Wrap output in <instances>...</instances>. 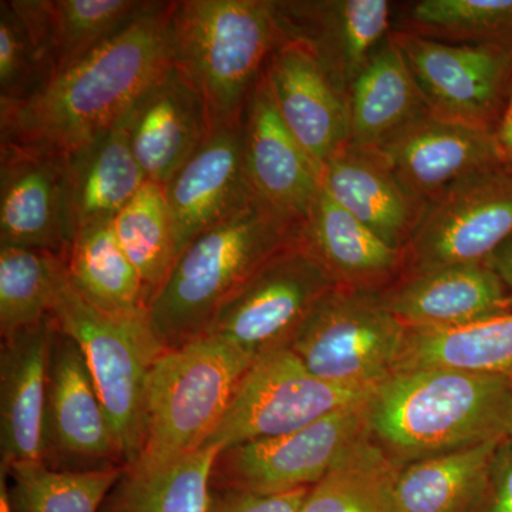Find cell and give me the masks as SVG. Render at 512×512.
Returning <instances> with one entry per match:
<instances>
[{
  "instance_id": "12",
  "label": "cell",
  "mask_w": 512,
  "mask_h": 512,
  "mask_svg": "<svg viewBox=\"0 0 512 512\" xmlns=\"http://www.w3.org/2000/svg\"><path fill=\"white\" fill-rule=\"evenodd\" d=\"M43 463L63 471L127 467L86 357L60 329L47 384Z\"/></svg>"
},
{
  "instance_id": "16",
  "label": "cell",
  "mask_w": 512,
  "mask_h": 512,
  "mask_svg": "<svg viewBox=\"0 0 512 512\" xmlns=\"http://www.w3.org/2000/svg\"><path fill=\"white\" fill-rule=\"evenodd\" d=\"M164 191L178 258L198 235L256 198L245 164L242 123L211 130Z\"/></svg>"
},
{
  "instance_id": "41",
  "label": "cell",
  "mask_w": 512,
  "mask_h": 512,
  "mask_svg": "<svg viewBox=\"0 0 512 512\" xmlns=\"http://www.w3.org/2000/svg\"><path fill=\"white\" fill-rule=\"evenodd\" d=\"M5 480L6 476H0V512H13L10 508L8 485H6Z\"/></svg>"
},
{
  "instance_id": "34",
  "label": "cell",
  "mask_w": 512,
  "mask_h": 512,
  "mask_svg": "<svg viewBox=\"0 0 512 512\" xmlns=\"http://www.w3.org/2000/svg\"><path fill=\"white\" fill-rule=\"evenodd\" d=\"M111 225L153 299L177 261L163 185L146 181Z\"/></svg>"
},
{
  "instance_id": "10",
  "label": "cell",
  "mask_w": 512,
  "mask_h": 512,
  "mask_svg": "<svg viewBox=\"0 0 512 512\" xmlns=\"http://www.w3.org/2000/svg\"><path fill=\"white\" fill-rule=\"evenodd\" d=\"M367 399L291 433L222 448L212 466L210 487L258 494L313 487L367 433Z\"/></svg>"
},
{
  "instance_id": "3",
  "label": "cell",
  "mask_w": 512,
  "mask_h": 512,
  "mask_svg": "<svg viewBox=\"0 0 512 512\" xmlns=\"http://www.w3.org/2000/svg\"><path fill=\"white\" fill-rule=\"evenodd\" d=\"M303 234V225L256 197L198 235L148 305V326L164 352L204 336L225 302Z\"/></svg>"
},
{
  "instance_id": "19",
  "label": "cell",
  "mask_w": 512,
  "mask_h": 512,
  "mask_svg": "<svg viewBox=\"0 0 512 512\" xmlns=\"http://www.w3.org/2000/svg\"><path fill=\"white\" fill-rule=\"evenodd\" d=\"M59 333L55 316L2 340L0 350V474L45 460L50 362Z\"/></svg>"
},
{
  "instance_id": "40",
  "label": "cell",
  "mask_w": 512,
  "mask_h": 512,
  "mask_svg": "<svg viewBox=\"0 0 512 512\" xmlns=\"http://www.w3.org/2000/svg\"><path fill=\"white\" fill-rule=\"evenodd\" d=\"M497 140L503 148L505 156L512 157V106L508 107L507 113H505Z\"/></svg>"
},
{
  "instance_id": "26",
  "label": "cell",
  "mask_w": 512,
  "mask_h": 512,
  "mask_svg": "<svg viewBox=\"0 0 512 512\" xmlns=\"http://www.w3.org/2000/svg\"><path fill=\"white\" fill-rule=\"evenodd\" d=\"M305 239L336 284L346 288L375 291L404 261L403 251L377 237L323 188L306 222Z\"/></svg>"
},
{
  "instance_id": "5",
  "label": "cell",
  "mask_w": 512,
  "mask_h": 512,
  "mask_svg": "<svg viewBox=\"0 0 512 512\" xmlns=\"http://www.w3.org/2000/svg\"><path fill=\"white\" fill-rule=\"evenodd\" d=\"M254 360L211 335L158 357L148 375L143 448L131 467L171 466L204 448Z\"/></svg>"
},
{
  "instance_id": "23",
  "label": "cell",
  "mask_w": 512,
  "mask_h": 512,
  "mask_svg": "<svg viewBox=\"0 0 512 512\" xmlns=\"http://www.w3.org/2000/svg\"><path fill=\"white\" fill-rule=\"evenodd\" d=\"M12 3L32 30L53 77L126 29L153 2L12 0Z\"/></svg>"
},
{
  "instance_id": "29",
  "label": "cell",
  "mask_w": 512,
  "mask_h": 512,
  "mask_svg": "<svg viewBox=\"0 0 512 512\" xmlns=\"http://www.w3.org/2000/svg\"><path fill=\"white\" fill-rule=\"evenodd\" d=\"M512 375V312L456 329H409L399 370Z\"/></svg>"
},
{
  "instance_id": "20",
  "label": "cell",
  "mask_w": 512,
  "mask_h": 512,
  "mask_svg": "<svg viewBox=\"0 0 512 512\" xmlns=\"http://www.w3.org/2000/svg\"><path fill=\"white\" fill-rule=\"evenodd\" d=\"M121 126L147 180L163 187L211 133L204 100L174 66L138 99Z\"/></svg>"
},
{
  "instance_id": "7",
  "label": "cell",
  "mask_w": 512,
  "mask_h": 512,
  "mask_svg": "<svg viewBox=\"0 0 512 512\" xmlns=\"http://www.w3.org/2000/svg\"><path fill=\"white\" fill-rule=\"evenodd\" d=\"M407 330L380 293L338 286L315 306L288 348L325 382L375 389L399 365Z\"/></svg>"
},
{
  "instance_id": "13",
  "label": "cell",
  "mask_w": 512,
  "mask_h": 512,
  "mask_svg": "<svg viewBox=\"0 0 512 512\" xmlns=\"http://www.w3.org/2000/svg\"><path fill=\"white\" fill-rule=\"evenodd\" d=\"M423 207L454 185L503 167L505 153L488 128L427 113L373 148Z\"/></svg>"
},
{
  "instance_id": "14",
  "label": "cell",
  "mask_w": 512,
  "mask_h": 512,
  "mask_svg": "<svg viewBox=\"0 0 512 512\" xmlns=\"http://www.w3.org/2000/svg\"><path fill=\"white\" fill-rule=\"evenodd\" d=\"M392 39L431 113L487 128L510 72L512 49L456 45L410 32L396 33Z\"/></svg>"
},
{
  "instance_id": "39",
  "label": "cell",
  "mask_w": 512,
  "mask_h": 512,
  "mask_svg": "<svg viewBox=\"0 0 512 512\" xmlns=\"http://www.w3.org/2000/svg\"><path fill=\"white\" fill-rule=\"evenodd\" d=\"M487 264L494 269L512 299V237L495 249L494 254L487 259Z\"/></svg>"
},
{
  "instance_id": "18",
  "label": "cell",
  "mask_w": 512,
  "mask_h": 512,
  "mask_svg": "<svg viewBox=\"0 0 512 512\" xmlns=\"http://www.w3.org/2000/svg\"><path fill=\"white\" fill-rule=\"evenodd\" d=\"M242 128L245 164L256 197L305 227L322 191V168L285 126L264 74L249 96Z\"/></svg>"
},
{
  "instance_id": "31",
  "label": "cell",
  "mask_w": 512,
  "mask_h": 512,
  "mask_svg": "<svg viewBox=\"0 0 512 512\" xmlns=\"http://www.w3.org/2000/svg\"><path fill=\"white\" fill-rule=\"evenodd\" d=\"M220 448L204 447L171 466L126 467L100 512H205Z\"/></svg>"
},
{
  "instance_id": "6",
  "label": "cell",
  "mask_w": 512,
  "mask_h": 512,
  "mask_svg": "<svg viewBox=\"0 0 512 512\" xmlns=\"http://www.w3.org/2000/svg\"><path fill=\"white\" fill-rule=\"evenodd\" d=\"M52 315L59 329L82 349L127 467L134 466L143 448L148 375L164 349L148 323L110 318L94 309L74 291L69 275L57 293Z\"/></svg>"
},
{
  "instance_id": "1",
  "label": "cell",
  "mask_w": 512,
  "mask_h": 512,
  "mask_svg": "<svg viewBox=\"0 0 512 512\" xmlns=\"http://www.w3.org/2000/svg\"><path fill=\"white\" fill-rule=\"evenodd\" d=\"M173 2L133 23L20 101H0V144L69 156L120 126L171 66Z\"/></svg>"
},
{
  "instance_id": "28",
  "label": "cell",
  "mask_w": 512,
  "mask_h": 512,
  "mask_svg": "<svg viewBox=\"0 0 512 512\" xmlns=\"http://www.w3.org/2000/svg\"><path fill=\"white\" fill-rule=\"evenodd\" d=\"M74 291L110 318L146 322L150 293L114 234L113 225L77 232L66 258Z\"/></svg>"
},
{
  "instance_id": "24",
  "label": "cell",
  "mask_w": 512,
  "mask_h": 512,
  "mask_svg": "<svg viewBox=\"0 0 512 512\" xmlns=\"http://www.w3.org/2000/svg\"><path fill=\"white\" fill-rule=\"evenodd\" d=\"M349 146L373 150L430 113L403 53L392 37L350 84Z\"/></svg>"
},
{
  "instance_id": "15",
  "label": "cell",
  "mask_w": 512,
  "mask_h": 512,
  "mask_svg": "<svg viewBox=\"0 0 512 512\" xmlns=\"http://www.w3.org/2000/svg\"><path fill=\"white\" fill-rule=\"evenodd\" d=\"M74 238L67 157L0 144V244L66 261Z\"/></svg>"
},
{
  "instance_id": "35",
  "label": "cell",
  "mask_w": 512,
  "mask_h": 512,
  "mask_svg": "<svg viewBox=\"0 0 512 512\" xmlns=\"http://www.w3.org/2000/svg\"><path fill=\"white\" fill-rule=\"evenodd\" d=\"M410 19L427 35L512 49V0H423Z\"/></svg>"
},
{
  "instance_id": "22",
  "label": "cell",
  "mask_w": 512,
  "mask_h": 512,
  "mask_svg": "<svg viewBox=\"0 0 512 512\" xmlns=\"http://www.w3.org/2000/svg\"><path fill=\"white\" fill-rule=\"evenodd\" d=\"M322 188L343 210L404 252L423 212L373 150L348 146L322 168Z\"/></svg>"
},
{
  "instance_id": "27",
  "label": "cell",
  "mask_w": 512,
  "mask_h": 512,
  "mask_svg": "<svg viewBox=\"0 0 512 512\" xmlns=\"http://www.w3.org/2000/svg\"><path fill=\"white\" fill-rule=\"evenodd\" d=\"M500 444H477L403 464L394 483L399 511L477 512Z\"/></svg>"
},
{
  "instance_id": "8",
  "label": "cell",
  "mask_w": 512,
  "mask_h": 512,
  "mask_svg": "<svg viewBox=\"0 0 512 512\" xmlns=\"http://www.w3.org/2000/svg\"><path fill=\"white\" fill-rule=\"evenodd\" d=\"M375 389H355L313 375L288 346L256 356L227 413L204 447L227 448L282 436L340 407L366 400Z\"/></svg>"
},
{
  "instance_id": "11",
  "label": "cell",
  "mask_w": 512,
  "mask_h": 512,
  "mask_svg": "<svg viewBox=\"0 0 512 512\" xmlns=\"http://www.w3.org/2000/svg\"><path fill=\"white\" fill-rule=\"evenodd\" d=\"M512 237V175L503 167L454 185L421 212L404 259L413 274L487 262Z\"/></svg>"
},
{
  "instance_id": "36",
  "label": "cell",
  "mask_w": 512,
  "mask_h": 512,
  "mask_svg": "<svg viewBox=\"0 0 512 512\" xmlns=\"http://www.w3.org/2000/svg\"><path fill=\"white\" fill-rule=\"evenodd\" d=\"M49 67L12 0L0 2V101L28 99L49 80Z\"/></svg>"
},
{
  "instance_id": "2",
  "label": "cell",
  "mask_w": 512,
  "mask_h": 512,
  "mask_svg": "<svg viewBox=\"0 0 512 512\" xmlns=\"http://www.w3.org/2000/svg\"><path fill=\"white\" fill-rule=\"evenodd\" d=\"M369 436L400 466L512 439L510 376L399 370L366 403Z\"/></svg>"
},
{
  "instance_id": "17",
  "label": "cell",
  "mask_w": 512,
  "mask_h": 512,
  "mask_svg": "<svg viewBox=\"0 0 512 512\" xmlns=\"http://www.w3.org/2000/svg\"><path fill=\"white\" fill-rule=\"evenodd\" d=\"M264 77L285 126L320 168L349 146L348 99L311 46L285 36Z\"/></svg>"
},
{
  "instance_id": "4",
  "label": "cell",
  "mask_w": 512,
  "mask_h": 512,
  "mask_svg": "<svg viewBox=\"0 0 512 512\" xmlns=\"http://www.w3.org/2000/svg\"><path fill=\"white\" fill-rule=\"evenodd\" d=\"M284 40L275 2H173V66L200 93L211 130L242 123L252 90Z\"/></svg>"
},
{
  "instance_id": "43",
  "label": "cell",
  "mask_w": 512,
  "mask_h": 512,
  "mask_svg": "<svg viewBox=\"0 0 512 512\" xmlns=\"http://www.w3.org/2000/svg\"><path fill=\"white\" fill-rule=\"evenodd\" d=\"M511 382H512V375L510 376Z\"/></svg>"
},
{
  "instance_id": "25",
  "label": "cell",
  "mask_w": 512,
  "mask_h": 512,
  "mask_svg": "<svg viewBox=\"0 0 512 512\" xmlns=\"http://www.w3.org/2000/svg\"><path fill=\"white\" fill-rule=\"evenodd\" d=\"M67 175L76 234L113 224L148 181L121 124L69 154Z\"/></svg>"
},
{
  "instance_id": "42",
  "label": "cell",
  "mask_w": 512,
  "mask_h": 512,
  "mask_svg": "<svg viewBox=\"0 0 512 512\" xmlns=\"http://www.w3.org/2000/svg\"><path fill=\"white\" fill-rule=\"evenodd\" d=\"M510 106H512V94H511V101H510Z\"/></svg>"
},
{
  "instance_id": "21",
  "label": "cell",
  "mask_w": 512,
  "mask_h": 512,
  "mask_svg": "<svg viewBox=\"0 0 512 512\" xmlns=\"http://www.w3.org/2000/svg\"><path fill=\"white\" fill-rule=\"evenodd\" d=\"M407 329H456L512 312L510 293L487 262L413 274L383 295Z\"/></svg>"
},
{
  "instance_id": "37",
  "label": "cell",
  "mask_w": 512,
  "mask_h": 512,
  "mask_svg": "<svg viewBox=\"0 0 512 512\" xmlns=\"http://www.w3.org/2000/svg\"><path fill=\"white\" fill-rule=\"evenodd\" d=\"M311 488H301L289 493L258 494L210 487L205 512H301Z\"/></svg>"
},
{
  "instance_id": "38",
  "label": "cell",
  "mask_w": 512,
  "mask_h": 512,
  "mask_svg": "<svg viewBox=\"0 0 512 512\" xmlns=\"http://www.w3.org/2000/svg\"><path fill=\"white\" fill-rule=\"evenodd\" d=\"M477 512H512V439L495 453L490 484Z\"/></svg>"
},
{
  "instance_id": "9",
  "label": "cell",
  "mask_w": 512,
  "mask_h": 512,
  "mask_svg": "<svg viewBox=\"0 0 512 512\" xmlns=\"http://www.w3.org/2000/svg\"><path fill=\"white\" fill-rule=\"evenodd\" d=\"M338 286L303 234L225 302L205 335L254 357L288 346L315 306Z\"/></svg>"
},
{
  "instance_id": "33",
  "label": "cell",
  "mask_w": 512,
  "mask_h": 512,
  "mask_svg": "<svg viewBox=\"0 0 512 512\" xmlns=\"http://www.w3.org/2000/svg\"><path fill=\"white\" fill-rule=\"evenodd\" d=\"M126 466L63 471L43 461L16 464L6 476L13 512H100ZM3 476V474H0Z\"/></svg>"
},
{
  "instance_id": "32",
  "label": "cell",
  "mask_w": 512,
  "mask_h": 512,
  "mask_svg": "<svg viewBox=\"0 0 512 512\" xmlns=\"http://www.w3.org/2000/svg\"><path fill=\"white\" fill-rule=\"evenodd\" d=\"M67 276L66 261L50 252L0 244V336L12 339L52 315Z\"/></svg>"
},
{
  "instance_id": "30",
  "label": "cell",
  "mask_w": 512,
  "mask_h": 512,
  "mask_svg": "<svg viewBox=\"0 0 512 512\" xmlns=\"http://www.w3.org/2000/svg\"><path fill=\"white\" fill-rule=\"evenodd\" d=\"M399 468L367 431L313 485L301 512H400L394 494Z\"/></svg>"
}]
</instances>
